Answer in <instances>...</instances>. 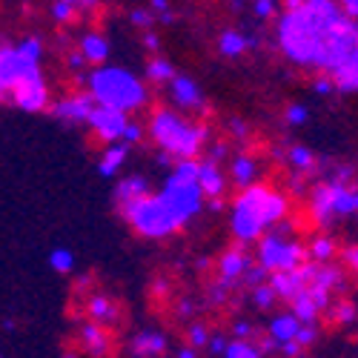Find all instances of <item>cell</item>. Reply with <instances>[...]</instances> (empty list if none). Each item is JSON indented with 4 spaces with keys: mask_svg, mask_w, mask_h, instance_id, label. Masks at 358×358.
Instances as JSON below:
<instances>
[{
    "mask_svg": "<svg viewBox=\"0 0 358 358\" xmlns=\"http://www.w3.org/2000/svg\"><path fill=\"white\" fill-rule=\"evenodd\" d=\"M333 80H336V92L358 95V52L350 57L341 69L333 72Z\"/></svg>",
    "mask_w": 358,
    "mask_h": 358,
    "instance_id": "obj_26",
    "label": "cell"
},
{
    "mask_svg": "<svg viewBox=\"0 0 358 358\" xmlns=\"http://www.w3.org/2000/svg\"><path fill=\"white\" fill-rule=\"evenodd\" d=\"M127 158H129V143L127 141H112V143H106V149L101 152L98 172L103 178H115L117 172H121V166L127 164Z\"/></svg>",
    "mask_w": 358,
    "mask_h": 358,
    "instance_id": "obj_19",
    "label": "cell"
},
{
    "mask_svg": "<svg viewBox=\"0 0 358 358\" xmlns=\"http://www.w3.org/2000/svg\"><path fill=\"white\" fill-rule=\"evenodd\" d=\"M289 215V198L270 184H250L238 189L229 206V229L238 244H252Z\"/></svg>",
    "mask_w": 358,
    "mask_h": 358,
    "instance_id": "obj_2",
    "label": "cell"
},
{
    "mask_svg": "<svg viewBox=\"0 0 358 358\" xmlns=\"http://www.w3.org/2000/svg\"><path fill=\"white\" fill-rule=\"evenodd\" d=\"M158 23H164V26H172V23H175V15L166 9V12H161V15H158Z\"/></svg>",
    "mask_w": 358,
    "mask_h": 358,
    "instance_id": "obj_55",
    "label": "cell"
},
{
    "mask_svg": "<svg viewBox=\"0 0 358 358\" xmlns=\"http://www.w3.org/2000/svg\"><path fill=\"white\" fill-rule=\"evenodd\" d=\"M255 261L261 266H266L270 273H284V270H295L304 261H310V250L307 244H301L292 235V224L284 218L281 224H275L273 229H266L258 241H255Z\"/></svg>",
    "mask_w": 358,
    "mask_h": 358,
    "instance_id": "obj_6",
    "label": "cell"
},
{
    "mask_svg": "<svg viewBox=\"0 0 358 358\" xmlns=\"http://www.w3.org/2000/svg\"><path fill=\"white\" fill-rule=\"evenodd\" d=\"M206 210L221 213V210H224V195H221V198H210V203H206Z\"/></svg>",
    "mask_w": 358,
    "mask_h": 358,
    "instance_id": "obj_53",
    "label": "cell"
},
{
    "mask_svg": "<svg viewBox=\"0 0 358 358\" xmlns=\"http://www.w3.org/2000/svg\"><path fill=\"white\" fill-rule=\"evenodd\" d=\"M298 330H301V318H298L292 310H289V313H278V315H273L270 324H266V333H270L278 344L295 341Z\"/></svg>",
    "mask_w": 358,
    "mask_h": 358,
    "instance_id": "obj_21",
    "label": "cell"
},
{
    "mask_svg": "<svg viewBox=\"0 0 358 358\" xmlns=\"http://www.w3.org/2000/svg\"><path fill=\"white\" fill-rule=\"evenodd\" d=\"M98 101L92 98V92H72L61 101H55L52 103V115L57 117V121H64V124H89V117H92Z\"/></svg>",
    "mask_w": 358,
    "mask_h": 358,
    "instance_id": "obj_12",
    "label": "cell"
},
{
    "mask_svg": "<svg viewBox=\"0 0 358 358\" xmlns=\"http://www.w3.org/2000/svg\"><path fill=\"white\" fill-rule=\"evenodd\" d=\"M89 284H92V281H89V275H86V278L78 281V289H89Z\"/></svg>",
    "mask_w": 358,
    "mask_h": 358,
    "instance_id": "obj_56",
    "label": "cell"
},
{
    "mask_svg": "<svg viewBox=\"0 0 358 358\" xmlns=\"http://www.w3.org/2000/svg\"><path fill=\"white\" fill-rule=\"evenodd\" d=\"M229 132H232V138H235V141H247L250 127L241 121V117H232V121H229Z\"/></svg>",
    "mask_w": 358,
    "mask_h": 358,
    "instance_id": "obj_45",
    "label": "cell"
},
{
    "mask_svg": "<svg viewBox=\"0 0 358 358\" xmlns=\"http://www.w3.org/2000/svg\"><path fill=\"white\" fill-rule=\"evenodd\" d=\"M247 244H238V247H229L221 252V258L215 261V275L218 281L235 287V284H241L244 275L250 273V266H252V255L244 250Z\"/></svg>",
    "mask_w": 358,
    "mask_h": 358,
    "instance_id": "obj_13",
    "label": "cell"
},
{
    "mask_svg": "<svg viewBox=\"0 0 358 358\" xmlns=\"http://www.w3.org/2000/svg\"><path fill=\"white\" fill-rule=\"evenodd\" d=\"M313 89L318 95H330V92H336V80H333V75L330 72H321L315 80H313Z\"/></svg>",
    "mask_w": 358,
    "mask_h": 358,
    "instance_id": "obj_40",
    "label": "cell"
},
{
    "mask_svg": "<svg viewBox=\"0 0 358 358\" xmlns=\"http://www.w3.org/2000/svg\"><path fill=\"white\" fill-rule=\"evenodd\" d=\"M78 15H80V12L69 3V0H55V3H52V20H55V23H64V26H66V23H72Z\"/></svg>",
    "mask_w": 358,
    "mask_h": 358,
    "instance_id": "obj_34",
    "label": "cell"
},
{
    "mask_svg": "<svg viewBox=\"0 0 358 358\" xmlns=\"http://www.w3.org/2000/svg\"><path fill=\"white\" fill-rule=\"evenodd\" d=\"M3 101H9L20 112H32V115L52 109L49 83H46L41 66H29V69L17 72V78L12 80V86H9V92L3 95Z\"/></svg>",
    "mask_w": 358,
    "mask_h": 358,
    "instance_id": "obj_9",
    "label": "cell"
},
{
    "mask_svg": "<svg viewBox=\"0 0 358 358\" xmlns=\"http://www.w3.org/2000/svg\"><path fill=\"white\" fill-rule=\"evenodd\" d=\"M307 250H310V258H313V261L324 264V261H333V255H336V241H333L330 235H315L313 241L307 244Z\"/></svg>",
    "mask_w": 358,
    "mask_h": 358,
    "instance_id": "obj_29",
    "label": "cell"
},
{
    "mask_svg": "<svg viewBox=\"0 0 358 358\" xmlns=\"http://www.w3.org/2000/svg\"><path fill=\"white\" fill-rule=\"evenodd\" d=\"M227 344H229V338H227L224 333H213V338H210V347H206V352H210V355H224Z\"/></svg>",
    "mask_w": 358,
    "mask_h": 358,
    "instance_id": "obj_44",
    "label": "cell"
},
{
    "mask_svg": "<svg viewBox=\"0 0 358 358\" xmlns=\"http://www.w3.org/2000/svg\"><path fill=\"white\" fill-rule=\"evenodd\" d=\"M141 43H143V49H149V52H158V49H161V38L152 32V29H146L143 38H141Z\"/></svg>",
    "mask_w": 358,
    "mask_h": 358,
    "instance_id": "obj_46",
    "label": "cell"
},
{
    "mask_svg": "<svg viewBox=\"0 0 358 358\" xmlns=\"http://www.w3.org/2000/svg\"><path fill=\"white\" fill-rule=\"evenodd\" d=\"M78 49L83 52V57H86L89 66H103V64L109 61V52H112L106 35H101V32H86V35L80 38Z\"/></svg>",
    "mask_w": 358,
    "mask_h": 358,
    "instance_id": "obj_18",
    "label": "cell"
},
{
    "mask_svg": "<svg viewBox=\"0 0 358 358\" xmlns=\"http://www.w3.org/2000/svg\"><path fill=\"white\" fill-rule=\"evenodd\" d=\"M307 215L315 227L327 229L338 218L358 215V184L344 178H327L307 189Z\"/></svg>",
    "mask_w": 358,
    "mask_h": 358,
    "instance_id": "obj_5",
    "label": "cell"
},
{
    "mask_svg": "<svg viewBox=\"0 0 358 358\" xmlns=\"http://www.w3.org/2000/svg\"><path fill=\"white\" fill-rule=\"evenodd\" d=\"M86 315L92 321H101V324L112 327L117 321V315H121V310L115 307L112 298H106L103 292H95V295H89V301H86Z\"/></svg>",
    "mask_w": 358,
    "mask_h": 358,
    "instance_id": "obj_22",
    "label": "cell"
},
{
    "mask_svg": "<svg viewBox=\"0 0 358 358\" xmlns=\"http://www.w3.org/2000/svg\"><path fill=\"white\" fill-rule=\"evenodd\" d=\"M307 117H310V112H307L304 103H289V106H287V124H289V127L307 124Z\"/></svg>",
    "mask_w": 358,
    "mask_h": 358,
    "instance_id": "obj_36",
    "label": "cell"
},
{
    "mask_svg": "<svg viewBox=\"0 0 358 358\" xmlns=\"http://www.w3.org/2000/svg\"><path fill=\"white\" fill-rule=\"evenodd\" d=\"M295 341H298V344H304V347L310 350V347L318 341V324H301V330H298Z\"/></svg>",
    "mask_w": 358,
    "mask_h": 358,
    "instance_id": "obj_37",
    "label": "cell"
},
{
    "mask_svg": "<svg viewBox=\"0 0 358 358\" xmlns=\"http://www.w3.org/2000/svg\"><path fill=\"white\" fill-rule=\"evenodd\" d=\"M229 181H232L238 189L255 184V181H258V161H255L252 155H247V152L232 155V161H229Z\"/></svg>",
    "mask_w": 358,
    "mask_h": 358,
    "instance_id": "obj_20",
    "label": "cell"
},
{
    "mask_svg": "<svg viewBox=\"0 0 358 358\" xmlns=\"http://www.w3.org/2000/svg\"><path fill=\"white\" fill-rule=\"evenodd\" d=\"M264 350L255 347L250 338H232L224 350V358H261Z\"/></svg>",
    "mask_w": 358,
    "mask_h": 358,
    "instance_id": "obj_31",
    "label": "cell"
},
{
    "mask_svg": "<svg viewBox=\"0 0 358 358\" xmlns=\"http://www.w3.org/2000/svg\"><path fill=\"white\" fill-rule=\"evenodd\" d=\"M229 284H224V281H215L213 287H210V292H206V295H210V304L213 307H218V304H224L227 301V295H229Z\"/></svg>",
    "mask_w": 358,
    "mask_h": 358,
    "instance_id": "obj_41",
    "label": "cell"
},
{
    "mask_svg": "<svg viewBox=\"0 0 358 358\" xmlns=\"http://www.w3.org/2000/svg\"><path fill=\"white\" fill-rule=\"evenodd\" d=\"M198 184L203 189L206 198H221L229 187V175L221 169V161L215 158H201V169H198Z\"/></svg>",
    "mask_w": 358,
    "mask_h": 358,
    "instance_id": "obj_15",
    "label": "cell"
},
{
    "mask_svg": "<svg viewBox=\"0 0 358 358\" xmlns=\"http://www.w3.org/2000/svg\"><path fill=\"white\" fill-rule=\"evenodd\" d=\"M232 336H235V338H252V336H255V324H250V321H244V318L232 321Z\"/></svg>",
    "mask_w": 358,
    "mask_h": 358,
    "instance_id": "obj_42",
    "label": "cell"
},
{
    "mask_svg": "<svg viewBox=\"0 0 358 358\" xmlns=\"http://www.w3.org/2000/svg\"><path fill=\"white\" fill-rule=\"evenodd\" d=\"M289 310L301 318V324H318V315L324 313L321 307H318V301L313 298V292L310 289H301L298 292L292 301H289Z\"/></svg>",
    "mask_w": 358,
    "mask_h": 358,
    "instance_id": "obj_25",
    "label": "cell"
},
{
    "mask_svg": "<svg viewBox=\"0 0 358 358\" xmlns=\"http://www.w3.org/2000/svg\"><path fill=\"white\" fill-rule=\"evenodd\" d=\"M127 115H129V112H124V109H115V106H103V103H98L86 127H89V132H92L98 141L112 143V141H121V138H124L127 124H129V117H127Z\"/></svg>",
    "mask_w": 358,
    "mask_h": 358,
    "instance_id": "obj_10",
    "label": "cell"
},
{
    "mask_svg": "<svg viewBox=\"0 0 358 358\" xmlns=\"http://www.w3.org/2000/svg\"><path fill=\"white\" fill-rule=\"evenodd\" d=\"M198 352H201V350L192 347V344H189V347H178V358H195Z\"/></svg>",
    "mask_w": 358,
    "mask_h": 358,
    "instance_id": "obj_52",
    "label": "cell"
},
{
    "mask_svg": "<svg viewBox=\"0 0 358 358\" xmlns=\"http://www.w3.org/2000/svg\"><path fill=\"white\" fill-rule=\"evenodd\" d=\"M169 9V0H152V12L155 15H161V12H166Z\"/></svg>",
    "mask_w": 358,
    "mask_h": 358,
    "instance_id": "obj_54",
    "label": "cell"
},
{
    "mask_svg": "<svg viewBox=\"0 0 358 358\" xmlns=\"http://www.w3.org/2000/svg\"><path fill=\"white\" fill-rule=\"evenodd\" d=\"M304 344H298V341H287V344H281V355H289V358H295V355H304Z\"/></svg>",
    "mask_w": 358,
    "mask_h": 358,
    "instance_id": "obj_48",
    "label": "cell"
},
{
    "mask_svg": "<svg viewBox=\"0 0 358 358\" xmlns=\"http://www.w3.org/2000/svg\"><path fill=\"white\" fill-rule=\"evenodd\" d=\"M117 210H121L129 229L141 238H149V241H161V238H169V235H175L178 229H181L158 192H149V195H141L135 201H127V203L117 206Z\"/></svg>",
    "mask_w": 358,
    "mask_h": 358,
    "instance_id": "obj_7",
    "label": "cell"
},
{
    "mask_svg": "<svg viewBox=\"0 0 358 358\" xmlns=\"http://www.w3.org/2000/svg\"><path fill=\"white\" fill-rule=\"evenodd\" d=\"M315 266H318V261L310 258V261H304L301 266H295V270H284V273H273V275H270V284L275 287V292H278L281 301L289 304L298 292L310 287V281H313V275H315Z\"/></svg>",
    "mask_w": 358,
    "mask_h": 358,
    "instance_id": "obj_11",
    "label": "cell"
},
{
    "mask_svg": "<svg viewBox=\"0 0 358 358\" xmlns=\"http://www.w3.org/2000/svg\"><path fill=\"white\" fill-rule=\"evenodd\" d=\"M49 266H52L57 275H72V270H75V255H72V250L55 247L52 255H49Z\"/></svg>",
    "mask_w": 358,
    "mask_h": 358,
    "instance_id": "obj_32",
    "label": "cell"
},
{
    "mask_svg": "<svg viewBox=\"0 0 358 358\" xmlns=\"http://www.w3.org/2000/svg\"><path fill=\"white\" fill-rule=\"evenodd\" d=\"M227 155H229V146H227L224 141H218V143L210 149V158H215V161H224Z\"/></svg>",
    "mask_w": 358,
    "mask_h": 358,
    "instance_id": "obj_49",
    "label": "cell"
},
{
    "mask_svg": "<svg viewBox=\"0 0 358 358\" xmlns=\"http://www.w3.org/2000/svg\"><path fill=\"white\" fill-rule=\"evenodd\" d=\"M129 20H132V26H141V29H149L155 23V15L149 12V9H141V6H135L132 12H129Z\"/></svg>",
    "mask_w": 358,
    "mask_h": 358,
    "instance_id": "obj_38",
    "label": "cell"
},
{
    "mask_svg": "<svg viewBox=\"0 0 358 358\" xmlns=\"http://www.w3.org/2000/svg\"><path fill=\"white\" fill-rule=\"evenodd\" d=\"M210 338H213V333L206 330L201 321L192 324L189 330H187V344H192V347H198V350H206V347H210Z\"/></svg>",
    "mask_w": 358,
    "mask_h": 358,
    "instance_id": "obj_35",
    "label": "cell"
},
{
    "mask_svg": "<svg viewBox=\"0 0 358 358\" xmlns=\"http://www.w3.org/2000/svg\"><path fill=\"white\" fill-rule=\"evenodd\" d=\"M143 132H146V129H143L138 121H129V124H127V132H124V138H121V141H127L129 146H135V143L143 138Z\"/></svg>",
    "mask_w": 358,
    "mask_h": 358,
    "instance_id": "obj_43",
    "label": "cell"
},
{
    "mask_svg": "<svg viewBox=\"0 0 358 358\" xmlns=\"http://www.w3.org/2000/svg\"><path fill=\"white\" fill-rule=\"evenodd\" d=\"M146 132L158 143V149L169 152L175 161L181 158H198L201 149L210 138V127L206 124H195L189 117L178 115L175 109L169 106H158L149 115V124H146Z\"/></svg>",
    "mask_w": 358,
    "mask_h": 358,
    "instance_id": "obj_4",
    "label": "cell"
},
{
    "mask_svg": "<svg viewBox=\"0 0 358 358\" xmlns=\"http://www.w3.org/2000/svg\"><path fill=\"white\" fill-rule=\"evenodd\" d=\"M327 313H330V318H333L336 324H341V327H350V324L358 318V310H355L352 301H338V304H333Z\"/></svg>",
    "mask_w": 358,
    "mask_h": 358,
    "instance_id": "obj_33",
    "label": "cell"
},
{
    "mask_svg": "<svg viewBox=\"0 0 358 358\" xmlns=\"http://www.w3.org/2000/svg\"><path fill=\"white\" fill-rule=\"evenodd\" d=\"M80 86L89 89L98 103L124 109L129 115L146 109L149 98H152L149 86L124 66H95L86 78H80Z\"/></svg>",
    "mask_w": 358,
    "mask_h": 358,
    "instance_id": "obj_3",
    "label": "cell"
},
{
    "mask_svg": "<svg viewBox=\"0 0 358 358\" xmlns=\"http://www.w3.org/2000/svg\"><path fill=\"white\" fill-rule=\"evenodd\" d=\"M338 3H341V9H344L350 17L358 20V0H338Z\"/></svg>",
    "mask_w": 358,
    "mask_h": 358,
    "instance_id": "obj_51",
    "label": "cell"
},
{
    "mask_svg": "<svg viewBox=\"0 0 358 358\" xmlns=\"http://www.w3.org/2000/svg\"><path fill=\"white\" fill-rule=\"evenodd\" d=\"M66 64H69V69H75V72H78V69H83V66H89L80 49H78V52H69V55H66Z\"/></svg>",
    "mask_w": 358,
    "mask_h": 358,
    "instance_id": "obj_47",
    "label": "cell"
},
{
    "mask_svg": "<svg viewBox=\"0 0 358 358\" xmlns=\"http://www.w3.org/2000/svg\"><path fill=\"white\" fill-rule=\"evenodd\" d=\"M252 304L258 307V310H264V313H270L273 307H275V301H281L278 298V292H275V287L270 284V281H264V284H258V287H252Z\"/></svg>",
    "mask_w": 358,
    "mask_h": 358,
    "instance_id": "obj_30",
    "label": "cell"
},
{
    "mask_svg": "<svg viewBox=\"0 0 358 358\" xmlns=\"http://www.w3.org/2000/svg\"><path fill=\"white\" fill-rule=\"evenodd\" d=\"M69 3L83 15V12H92V9L98 6V0H69Z\"/></svg>",
    "mask_w": 358,
    "mask_h": 358,
    "instance_id": "obj_50",
    "label": "cell"
},
{
    "mask_svg": "<svg viewBox=\"0 0 358 358\" xmlns=\"http://www.w3.org/2000/svg\"><path fill=\"white\" fill-rule=\"evenodd\" d=\"M166 350H169V338L161 330H141L129 341V355H141V358H155L164 355Z\"/></svg>",
    "mask_w": 358,
    "mask_h": 358,
    "instance_id": "obj_17",
    "label": "cell"
},
{
    "mask_svg": "<svg viewBox=\"0 0 358 358\" xmlns=\"http://www.w3.org/2000/svg\"><path fill=\"white\" fill-rule=\"evenodd\" d=\"M247 49H252V38L241 35L238 29H224L218 35V52L224 57H241Z\"/></svg>",
    "mask_w": 358,
    "mask_h": 358,
    "instance_id": "obj_24",
    "label": "cell"
},
{
    "mask_svg": "<svg viewBox=\"0 0 358 358\" xmlns=\"http://www.w3.org/2000/svg\"><path fill=\"white\" fill-rule=\"evenodd\" d=\"M166 86H169V101L181 112H203L206 109V98L201 92V86L189 75H175Z\"/></svg>",
    "mask_w": 358,
    "mask_h": 358,
    "instance_id": "obj_14",
    "label": "cell"
},
{
    "mask_svg": "<svg viewBox=\"0 0 358 358\" xmlns=\"http://www.w3.org/2000/svg\"><path fill=\"white\" fill-rule=\"evenodd\" d=\"M344 17L347 12L338 0H304V3L284 9L275 23V41L281 55L301 69H318L327 38Z\"/></svg>",
    "mask_w": 358,
    "mask_h": 358,
    "instance_id": "obj_1",
    "label": "cell"
},
{
    "mask_svg": "<svg viewBox=\"0 0 358 358\" xmlns=\"http://www.w3.org/2000/svg\"><path fill=\"white\" fill-rule=\"evenodd\" d=\"M149 192H152V189H149V181L143 175H127V178H121V181L115 184V203L121 206V203L135 201V198L149 195Z\"/></svg>",
    "mask_w": 358,
    "mask_h": 358,
    "instance_id": "obj_23",
    "label": "cell"
},
{
    "mask_svg": "<svg viewBox=\"0 0 358 358\" xmlns=\"http://www.w3.org/2000/svg\"><path fill=\"white\" fill-rule=\"evenodd\" d=\"M158 195L164 198L166 203V210L172 213V218L178 221V227H187L198 213H201V206H203V189L198 184V178H184V175H178L169 169L166 175V181L164 187L158 189Z\"/></svg>",
    "mask_w": 358,
    "mask_h": 358,
    "instance_id": "obj_8",
    "label": "cell"
},
{
    "mask_svg": "<svg viewBox=\"0 0 358 358\" xmlns=\"http://www.w3.org/2000/svg\"><path fill=\"white\" fill-rule=\"evenodd\" d=\"M175 66L166 61V57H152V61L146 64V80L149 83H169L175 78Z\"/></svg>",
    "mask_w": 358,
    "mask_h": 358,
    "instance_id": "obj_28",
    "label": "cell"
},
{
    "mask_svg": "<svg viewBox=\"0 0 358 358\" xmlns=\"http://www.w3.org/2000/svg\"><path fill=\"white\" fill-rule=\"evenodd\" d=\"M78 341H80L83 352H89V355H106L112 350V338H109L106 324L92 321V318L78 330Z\"/></svg>",
    "mask_w": 358,
    "mask_h": 358,
    "instance_id": "obj_16",
    "label": "cell"
},
{
    "mask_svg": "<svg viewBox=\"0 0 358 358\" xmlns=\"http://www.w3.org/2000/svg\"><path fill=\"white\" fill-rule=\"evenodd\" d=\"M341 261H344V266L347 270L358 278V244H350V247H344L341 250Z\"/></svg>",
    "mask_w": 358,
    "mask_h": 358,
    "instance_id": "obj_39",
    "label": "cell"
},
{
    "mask_svg": "<svg viewBox=\"0 0 358 358\" xmlns=\"http://www.w3.org/2000/svg\"><path fill=\"white\" fill-rule=\"evenodd\" d=\"M284 158L295 172H313L315 169V155H313V149L304 146V143H292L284 152Z\"/></svg>",
    "mask_w": 358,
    "mask_h": 358,
    "instance_id": "obj_27",
    "label": "cell"
}]
</instances>
